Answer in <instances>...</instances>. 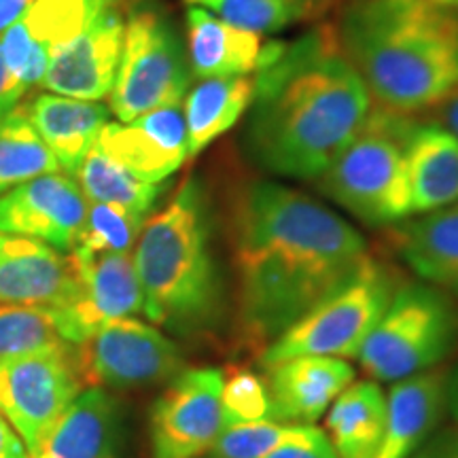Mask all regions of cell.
<instances>
[{"label":"cell","mask_w":458,"mask_h":458,"mask_svg":"<svg viewBox=\"0 0 458 458\" xmlns=\"http://www.w3.org/2000/svg\"><path fill=\"white\" fill-rule=\"evenodd\" d=\"M238 320L253 344H270L368 259L357 227L297 189L249 182L232 213Z\"/></svg>","instance_id":"cell-1"},{"label":"cell","mask_w":458,"mask_h":458,"mask_svg":"<svg viewBox=\"0 0 458 458\" xmlns=\"http://www.w3.org/2000/svg\"><path fill=\"white\" fill-rule=\"evenodd\" d=\"M369 111V91L344 55L335 28L323 26L286 43L278 60L255 74L246 142L274 174L318 181Z\"/></svg>","instance_id":"cell-2"},{"label":"cell","mask_w":458,"mask_h":458,"mask_svg":"<svg viewBox=\"0 0 458 458\" xmlns=\"http://www.w3.org/2000/svg\"><path fill=\"white\" fill-rule=\"evenodd\" d=\"M377 106L414 114L458 89V13L427 0H354L335 28Z\"/></svg>","instance_id":"cell-3"},{"label":"cell","mask_w":458,"mask_h":458,"mask_svg":"<svg viewBox=\"0 0 458 458\" xmlns=\"http://www.w3.org/2000/svg\"><path fill=\"white\" fill-rule=\"evenodd\" d=\"M142 312L176 334L208 329L221 312V283L210 250L202 189L187 179L159 213L145 221L134 246Z\"/></svg>","instance_id":"cell-4"},{"label":"cell","mask_w":458,"mask_h":458,"mask_svg":"<svg viewBox=\"0 0 458 458\" xmlns=\"http://www.w3.org/2000/svg\"><path fill=\"white\" fill-rule=\"evenodd\" d=\"M414 125L405 114L374 108L363 128L320 176V191L368 225L414 215L405 145Z\"/></svg>","instance_id":"cell-5"},{"label":"cell","mask_w":458,"mask_h":458,"mask_svg":"<svg viewBox=\"0 0 458 458\" xmlns=\"http://www.w3.org/2000/svg\"><path fill=\"white\" fill-rule=\"evenodd\" d=\"M458 342V312L427 284H403L371 329L359 363L374 382H397L444 363Z\"/></svg>","instance_id":"cell-6"},{"label":"cell","mask_w":458,"mask_h":458,"mask_svg":"<svg viewBox=\"0 0 458 458\" xmlns=\"http://www.w3.org/2000/svg\"><path fill=\"white\" fill-rule=\"evenodd\" d=\"M393 293L391 274L368 257L346 283L263 348L261 365L267 369L295 357L357 359Z\"/></svg>","instance_id":"cell-7"},{"label":"cell","mask_w":458,"mask_h":458,"mask_svg":"<svg viewBox=\"0 0 458 458\" xmlns=\"http://www.w3.org/2000/svg\"><path fill=\"white\" fill-rule=\"evenodd\" d=\"M189 62L181 38L156 9H139L123 28L117 77L108 94V111L130 123L156 108L179 105L189 85Z\"/></svg>","instance_id":"cell-8"},{"label":"cell","mask_w":458,"mask_h":458,"mask_svg":"<svg viewBox=\"0 0 458 458\" xmlns=\"http://www.w3.org/2000/svg\"><path fill=\"white\" fill-rule=\"evenodd\" d=\"M81 388L71 344L0 359V414L20 435L28 456L41 448Z\"/></svg>","instance_id":"cell-9"},{"label":"cell","mask_w":458,"mask_h":458,"mask_svg":"<svg viewBox=\"0 0 458 458\" xmlns=\"http://www.w3.org/2000/svg\"><path fill=\"white\" fill-rule=\"evenodd\" d=\"M74 363L83 386L98 388L156 386L185 369L179 346L134 317L113 320L79 344Z\"/></svg>","instance_id":"cell-10"},{"label":"cell","mask_w":458,"mask_h":458,"mask_svg":"<svg viewBox=\"0 0 458 458\" xmlns=\"http://www.w3.org/2000/svg\"><path fill=\"white\" fill-rule=\"evenodd\" d=\"M223 371L191 368L174 376L148 418L151 458H199L223 433Z\"/></svg>","instance_id":"cell-11"},{"label":"cell","mask_w":458,"mask_h":458,"mask_svg":"<svg viewBox=\"0 0 458 458\" xmlns=\"http://www.w3.org/2000/svg\"><path fill=\"white\" fill-rule=\"evenodd\" d=\"M77 272V297L55 312L62 340L83 344L102 327L142 312V289L131 253H83L71 250Z\"/></svg>","instance_id":"cell-12"},{"label":"cell","mask_w":458,"mask_h":458,"mask_svg":"<svg viewBox=\"0 0 458 458\" xmlns=\"http://www.w3.org/2000/svg\"><path fill=\"white\" fill-rule=\"evenodd\" d=\"M88 210L89 202L77 179L51 172L0 193V233L37 238L71 253Z\"/></svg>","instance_id":"cell-13"},{"label":"cell","mask_w":458,"mask_h":458,"mask_svg":"<svg viewBox=\"0 0 458 458\" xmlns=\"http://www.w3.org/2000/svg\"><path fill=\"white\" fill-rule=\"evenodd\" d=\"M123 20L105 9L81 34L51 51L43 88L79 100H102L111 94L123 47Z\"/></svg>","instance_id":"cell-14"},{"label":"cell","mask_w":458,"mask_h":458,"mask_svg":"<svg viewBox=\"0 0 458 458\" xmlns=\"http://www.w3.org/2000/svg\"><path fill=\"white\" fill-rule=\"evenodd\" d=\"M77 291L71 255L43 240L0 233V303L60 310Z\"/></svg>","instance_id":"cell-15"},{"label":"cell","mask_w":458,"mask_h":458,"mask_svg":"<svg viewBox=\"0 0 458 458\" xmlns=\"http://www.w3.org/2000/svg\"><path fill=\"white\" fill-rule=\"evenodd\" d=\"M96 145L139 179L162 185L189 157L181 102L156 108L130 123H106Z\"/></svg>","instance_id":"cell-16"},{"label":"cell","mask_w":458,"mask_h":458,"mask_svg":"<svg viewBox=\"0 0 458 458\" xmlns=\"http://www.w3.org/2000/svg\"><path fill=\"white\" fill-rule=\"evenodd\" d=\"M266 371L272 420L283 425H314L354 380L351 365L334 357H295Z\"/></svg>","instance_id":"cell-17"},{"label":"cell","mask_w":458,"mask_h":458,"mask_svg":"<svg viewBox=\"0 0 458 458\" xmlns=\"http://www.w3.org/2000/svg\"><path fill=\"white\" fill-rule=\"evenodd\" d=\"M286 43H267L261 34L242 30L208 9L187 11V62L198 79L244 77L270 66Z\"/></svg>","instance_id":"cell-18"},{"label":"cell","mask_w":458,"mask_h":458,"mask_svg":"<svg viewBox=\"0 0 458 458\" xmlns=\"http://www.w3.org/2000/svg\"><path fill=\"white\" fill-rule=\"evenodd\" d=\"M448 368L437 365L393 382L386 393V425L374 458H410L435 433L445 411Z\"/></svg>","instance_id":"cell-19"},{"label":"cell","mask_w":458,"mask_h":458,"mask_svg":"<svg viewBox=\"0 0 458 458\" xmlns=\"http://www.w3.org/2000/svg\"><path fill=\"white\" fill-rule=\"evenodd\" d=\"M28 113L49 151L60 164V170L74 176L83 157L98 142L108 123V106L98 100H79L57 94L37 96Z\"/></svg>","instance_id":"cell-20"},{"label":"cell","mask_w":458,"mask_h":458,"mask_svg":"<svg viewBox=\"0 0 458 458\" xmlns=\"http://www.w3.org/2000/svg\"><path fill=\"white\" fill-rule=\"evenodd\" d=\"M117 437V401L106 388L79 393L30 458H111Z\"/></svg>","instance_id":"cell-21"},{"label":"cell","mask_w":458,"mask_h":458,"mask_svg":"<svg viewBox=\"0 0 458 458\" xmlns=\"http://www.w3.org/2000/svg\"><path fill=\"white\" fill-rule=\"evenodd\" d=\"M405 164L414 213H433L458 202V139L439 125L411 130Z\"/></svg>","instance_id":"cell-22"},{"label":"cell","mask_w":458,"mask_h":458,"mask_svg":"<svg viewBox=\"0 0 458 458\" xmlns=\"http://www.w3.org/2000/svg\"><path fill=\"white\" fill-rule=\"evenodd\" d=\"M386 425V393L374 380L348 385L325 418L337 458H374Z\"/></svg>","instance_id":"cell-23"},{"label":"cell","mask_w":458,"mask_h":458,"mask_svg":"<svg viewBox=\"0 0 458 458\" xmlns=\"http://www.w3.org/2000/svg\"><path fill=\"white\" fill-rule=\"evenodd\" d=\"M255 74L244 77H208L187 94L182 113L187 125V151L196 157L210 142L232 130L250 108Z\"/></svg>","instance_id":"cell-24"},{"label":"cell","mask_w":458,"mask_h":458,"mask_svg":"<svg viewBox=\"0 0 458 458\" xmlns=\"http://www.w3.org/2000/svg\"><path fill=\"white\" fill-rule=\"evenodd\" d=\"M397 249L422 280L458 291V202L401 227Z\"/></svg>","instance_id":"cell-25"},{"label":"cell","mask_w":458,"mask_h":458,"mask_svg":"<svg viewBox=\"0 0 458 458\" xmlns=\"http://www.w3.org/2000/svg\"><path fill=\"white\" fill-rule=\"evenodd\" d=\"M88 202L122 206L131 213L147 216L162 196L164 187L139 179L134 172L114 162L98 145H94L74 172Z\"/></svg>","instance_id":"cell-26"},{"label":"cell","mask_w":458,"mask_h":458,"mask_svg":"<svg viewBox=\"0 0 458 458\" xmlns=\"http://www.w3.org/2000/svg\"><path fill=\"white\" fill-rule=\"evenodd\" d=\"M60 172V164L34 128L28 105L0 117V193L37 176Z\"/></svg>","instance_id":"cell-27"},{"label":"cell","mask_w":458,"mask_h":458,"mask_svg":"<svg viewBox=\"0 0 458 458\" xmlns=\"http://www.w3.org/2000/svg\"><path fill=\"white\" fill-rule=\"evenodd\" d=\"M331 0H221L213 9L227 24L255 34L283 32L325 13Z\"/></svg>","instance_id":"cell-28"},{"label":"cell","mask_w":458,"mask_h":458,"mask_svg":"<svg viewBox=\"0 0 458 458\" xmlns=\"http://www.w3.org/2000/svg\"><path fill=\"white\" fill-rule=\"evenodd\" d=\"M111 7L113 4L102 0H34L21 21L51 54L55 47L81 34L102 11Z\"/></svg>","instance_id":"cell-29"},{"label":"cell","mask_w":458,"mask_h":458,"mask_svg":"<svg viewBox=\"0 0 458 458\" xmlns=\"http://www.w3.org/2000/svg\"><path fill=\"white\" fill-rule=\"evenodd\" d=\"M55 325V312L49 308L0 303V359L66 346Z\"/></svg>","instance_id":"cell-30"},{"label":"cell","mask_w":458,"mask_h":458,"mask_svg":"<svg viewBox=\"0 0 458 458\" xmlns=\"http://www.w3.org/2000/svg\"><path fill=\"white\" fill-rule=\"evenodd\" d=\"M147 216L122 206L89 202L88 219L72 250L83 253H131Z\"/></svg>","instance_id":"cell-31"},{"label":"cell","mask_w":458,"mask_h":458,"mask_svg":"<svg viewBox=\"0 0 458 458\" xmlns=\"http://www.w3.org/2000/svg\"><path fill=\"white\" fill-rule=\"evenodd\" d=\"M314 425H283L266 420L242 422V425L223 428L213 445V458H263L284 444L300 442L314 431Z\"/></svg>","instance_id":"cell-32"},{"label":"cell","mask_w":458,"mask_h":458,"mask_svg":"<svg viewBox=\"0 0 458 458\" xmlns=\"http://www.w3.org/2000/svg\"><path fill=\"white\" fill-rule=\"evenodd\" d=\"M221 405L223 428L272 418L266 380L244 368L227 369V374H223Z\"/></svg>","instance_id":"cell-33"},{"label":"cell","mask_w":458,"mask_h":458,"mask_svg":"<svg viewBox=\"0 0 458 458\" xmlns=\"http://www.w3.org/2000/svg\"><path fill=\"white\" fill-rule=\"evenodd\" d=\"M0 54L9 72L24 85L26 91L32 85H41L49 64V49L28 32L24 21H15L0 34Z\"/></svg>","instance_id":"cell-34"},{"label":"cell","mask_w":458,"mask_h":458,"mask_svg":"<svg viewBox=\"0 0 458 458\" xmlns=\"http://www.w3.org/2000/svg\"><path fill=\"white\" fill-rule=\"evenodd\" d=\"M263 458H337V454L329 442L327 433L317 427L308 437L300 439V442L280 445V448L272 450L270 454Z\"/></svg>","instance_id":"cell-35"},{"label":"cell","mask_w":458,"mask_h":458,"mask_svg":"<svg viewBox=\"0 0 458 458\" xmlns=\"http://www.w3.org/2000/svg\"><path fill=\"white\" fill-rule=\"evenodd\" d=\"M410 458H458V425L435 431Z\"/></svg>","instance_id":"cell-36"},{"label":"cell","mask_w":458,"mask_h":458,"mask_svg":"<svg viewBox=\"0 0 458 458\" xmlns=\"http://www.w3.org/2000/svg\"><path fill=\"white\" fill-rule=\"evenodd\" d=\"M24 94L26 88L9 72V68L3 60V54H0V117L13 111L17 102L24 98Z\"/></svg>","instance_id":"cell-37"},{"label":"cell","mask_w":458,"mask_h":458,"mask_svg":"<svg viewBox=\"0 0 458 458\" xmlns=\"http://www.w3.org/2000/svg\"><path fill=\"white\" fill-rule=\"evenodd\" d=\"M0 458H28L24 442L3 414H0Z\"/></svg>","instance_id":"cell-38"},{"label":"cell","mask_w":458,"mask_h":458,"mask_svg":"<svg viewBox=\"0 0 458 458\" xmlns=\"http://www.w3.org/2000/svg\"><path fill=\"white\" fill-rule=\"evenodd\" d=\"M34 0H0V34L20 21Z\"/></svg>","instance_id":"cell-39"},{"label":"cell","mask_w":458,"mask_h":458,"mask_svg":"<svg viewBox=\"0 0 458 458\" xmlns=\"http://www.w3.org/2000/svg\"><path fill=\"white\" fill-rule=\"evenodd\" d=\"M445 410L454 418V425H458V360L448 368L445 377Z\"/></svg>","instance_id":"cell-40"},{"label":"cell","mask_w":458,"mask_h":458,"mask_svg":"<svg viewBox=\"0 0 458 458\" xmlns=\"http://www.w3.org/2000/svg\"><path fill=\"white\" fill-rule=\"evenodd\" d=\"M442 105H444L442 106V122L445 125V130L458 139V89L450 96L448 100H444Z\"/></svg>","instance_id":"cell-41"},{"label":"cell","mask_w":458,"mask_h":458,"mask_svg":"<svg viewBox=\"0 0 458 458\" xmlns=\"http://www.w3.org/2000/svg\"><path fill=\"white\" fill-rule=\"evenodd\" d=\"M427 3H431V4H435V7H439V9L454 11V13H458V0H427Z\"/></svg>","instance_id":"cell-42"},{"label":"cell","mask_w":458,"mask_h":458,"mask_svg":"<svg viewBox=\"0 0 458 458\" xmlns=\"http://www.w3.org/2000/svg\"><path fill=\"white\" fill-rule=\"evenodd\" d=\"M189 4H191V7H202V9H210L213 11L216 4L221 3V0H187Z\"/></svg>","instance_id":"cell-43"},{"label":"cell","mask_w":458,"mask_h":458,"mask_svg":"<svg viewBox=\"0 0 458 458\" xmlns=\"http://www.w3.org/2000/svg\"><path fill=\"white\" fill-rule=\"evenodd\" d=\"M102 3H106V4H114V0H102Z\"/></svg>","instance_id":"cell-44"},{"label":"cell","mask_w":458,"mask_h":458,"mask_svg":"<svg viewBox=\"0 0 458 458\" xmlns=\"http://www.w3.org/2000/svg\"><path fill=\"white\" fill-rule=\"evenodd\" d=\"M28 458H30V456H28Z\"/></svg>","instance_id":"cell-45"}]
</instances>
